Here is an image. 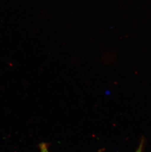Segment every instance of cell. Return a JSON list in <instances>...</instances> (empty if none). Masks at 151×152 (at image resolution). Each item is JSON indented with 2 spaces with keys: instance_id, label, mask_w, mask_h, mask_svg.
<instances>
[{
  "instance_id": "6da1fadb",
  "label": "cell",
  "mask_w": 151,
  "mask_h": 152,
  "mask_svg": "<svg viewBox=\"0 0 151 152\" xmlns=\"http://www.w3.org/2000/svg\"><path fill=\"white\" fill-rule=\"evenodd\" d=\"M40 152H49L48 149V145L46 143H41L39 145Z\"/></svg>"
},
{
  "instance_id": "7a4b0ae2",
  "label": "cell",
  "mask_w": 151,
  "mask_h": 152,
  "mask_svg": "<svg viewBox=\"0 0 151 152\" xmlns=\"http://www.w3.org/2000/svg\"><path fill=\"white\" fill-rule=\"evenodd\" d=\"M143 141H142L139 145V146L138 147V149H137L136 152H142L143 149Z\"/></svg>"
}]
</instances>
